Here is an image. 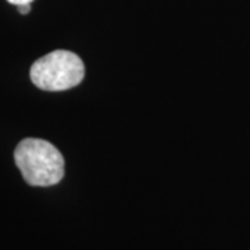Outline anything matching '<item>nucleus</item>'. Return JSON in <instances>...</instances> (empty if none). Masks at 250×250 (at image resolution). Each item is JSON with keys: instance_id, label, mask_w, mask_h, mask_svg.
I'll return each mask as SVG.
<instances>
[{"instance_id": "1", "label": "nucleus", "mask_w": 250, "mask_h": 250, "mask_svg": "<svg viewBox=\"0 0 250 250\" xmlns=\"http://www.w3.org/2000/svg\"><path fill=\"white\" fill-rule=\"evenodd\" d=\"M14 160L31 187H52L64 177V159L57 147L43 139L27 138L18 143Z\"/></svg>"}, {"instance_id": "2", "label": "nucleus", "mask_w": 250, "mask_h": 250, "mask_svg": "<svg viewBox=\"0 0 250 250\" xmlns=\"http://www.w3.org/2000/svg\"><path fill=\"white\" fill-rule=\"evenodd\" d=\"M31 81L39 89L60 92L80 85L85 67L80 57L68 50H54L38 59L31 67Z\"/></svg>"}, {"instance_id": "3", "label": "nucleus", "mask_w": 250, "mask_h": 250, "mask_svg": "<svg viewBox=\"0 0 250 250\" xmlns=\"http://www.w3.org/2000/svg\"><path fill=\"white\" fill-rule=\"evenodd\" d=\"M17 9L20 11V14H28L31 11V3H28V4H20V6H17Z\"/></svg>"}, {"instance_id": "4", "label": "nucleus", "mask_w": 250, "mask_h": 250, "mask_svg": "<svg viewBox=\"0 0 250 250\" xmlns=\"http://www.w3.org/2000/svg\"><path fill=\"white\" fill-rule=\"evenodd\" d=\"M11 4H16V6H20V4H28V3H32L34 0H7Z\"/></svg>"}]
</instances>
